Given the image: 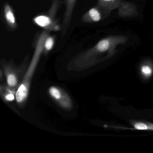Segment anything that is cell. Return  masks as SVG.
Returning a JSON list of instances; mask_svg holds the SVG:
<instances>
[{"label":"cell","instance_id":"obj_1","mask_svg":"<svg viewBox=\"0 0 153 153\" xmlns=\"http://www.w3.org/2000/svg\"><path fill=\"white\" fill-rule=\"evenodd\" d=\"M128 39L126 36H109L101 39L92 48L78 54L72 60V63L76 68H86L101 60L114 55L118 51L117 47L125 44Z\"/></svg>","mask_w":153,"mask_h":153},{"label":"cell","instance_id":"obj_2","mask_svg":"<svg viewBox=\"0 0 153 153\" xmlns=\"http://www.w3.org/2000/svg\"><path fill=\"white\" fill-rule=\"evenodd\" d=\"M50 32L48 30H44L37 39L33 58L16 93V99L19 106H24L28 98L34 73L40 58L43 53L44 42L46 36L50 34Z\"/></svg>","mask_w":153,"mask_h":153},{"label":"cell","instance_id":"obj_3","mask_svg":"<svg viewBox=\"0 0 153 153\" xmlns=\"http://www.w3.org/2000/svg\"><path fill=\"white\" fill-rule=\"evenodd\" d=\"M52 4L47 12L37 15L33 19L36 25L50 31L58 32L61 29V25L56 18V15L63 3L62 0H52Z\"/></svg>","mask_w":153,"mask_h":153},{"label":"cell","instance_id":"obj_4","mask_svg":"<svg viewBox=\"0 0 153 153\" xmlns=\"http://www.w3.org/2000/svg\"><path fill=\"white\" fill-rule=\"evenodd\" d=\"M28 56L25 58L22 65L19 67L16 66L12 61L9 62L3 61L2 63L3 72L6 76L7 85L10 88L17 90L20 85V79L23 74L25 69L26 68Z\"/></svg>","mask_w":153,"mask_h":153},{"label":"cell","instance_id":"obj_5","mask_svg":"<svg viewBox=\"0 0 153 153\" xmlns=\"http://www.w3.org/2000/svg\"><path fill=\"white\" fill-rule=\"evenodd\" d=\"M51 98L58 106L66 111H71L73 103L71 97L64 89L56 86H52L48 89Z\"/></svg>","mask_w":153,"mask_h":153},{"label":"cell","instance_id":"obj_6","mask_svg":"<svg viewBox=\"0 0 153 153\" xmlns=\"http://www.w3.org/2000/svg\"><path fill=\"white\" fill-rule=\"evenodd\" d=\"M111 13L98 5L91 8L82 16L81 20L85 23H97L107 18Z\"/></svg>","mask_w":153,"mask_h":153},{"label":"cell","instance_id":"obj_7","mask_svg":"<svg viewBox=\"0 0 153 153\" xmlns=\"http://www.w3.org/2000/svg\"><path fill=\"white\" fill-rule=\"evenodd\" d=\"M3 22L8 30L14 31L18 27L15 12L9 2L4 3L2 8Z\"/></svg>","mask_w":153,"mask_h":153},{"label":"cell","instance_id":"obj_8","mask_svg":"<svg viewBox=\"0 0 153 153\" xmlns=\"http://www.w3.org/2000/svg\"><path fill=\"white\" fill-rule=\"evenodd\" d=\"M76 1L77 0H65L66 9L63 15L61 29L62 36L66 34L70 24Z\"/></svg>","mask_w":153,"mask_h":153},{"label":"cell","instance_id":"obj_9","mask_svg":"<svg viewBox=\"0 0 153 153\" xmlns=\"http://www.w3.org/2000/svg\"><path fill=\"white\" fill-rule=\"evenodd\" d=\"M117 15L120 17H134L138 15L137 6L132 2L121 0Z\"/></svg>","mask_w":153,"mask_h":153},{"label":"cell","instance_id":"obj_10","mask_svg":"<svg viewBox=\"0 0 153 153\" xmlns=\"http://www.w3.org/2000/svg\"><path fill=\"white\" fill-rule=\"evenodd\" d=\"M97 5L111 13L113 10L118 8L121 0H97Z\"/></svg>","mask_w":153,"mask_h":153},{"label":"cell","instance_id":"obj_11","mask_svg":"<svg viewBox=\"0 0 153 153\" xmlns=\"http://www.w3.org/2000/svg\"><path fill=\"white\" fill-rule=\"evenodd\" d=\"M17 90L12 89L8 86L1 87V94L3 99L8 102H12L16 99Z\"/></svg>","mask_w":153,"mask_h":153},{"label":"cell","instance_id":"obj_12","mask_svg":"<svg viewBox=\"0 0 153 153\" xmlns=\"http://www.w3.org/2000/svg\"><path fill=\"white\" fill-rule=\"evenodd\" d=\"M55 43V38L53 36L48 35L44 42L43 53L47 54L52 50Z\"/></svg>","mask_w":153,"mask_h":153},{"label":"cell","instance_id":"obj_13","mask_svg":"<svg viewBox=\"0 0 153 153\" xmlns=\"http://www.w3.org/2000/svg\"><path fill=\"white\" fill-rule=\"evenodd\" d=\"M140 72L143 77L149 78L153 73V67L149 62H145L140 66Z\"/></svg>","mask_w":153,"mask_h":153},{"label":"cell","instance_id":"obj_14","mask_svg":"<svg viewBox=\"0 0 153 153\" xmlns=\"http://www.w3.org/2000/svg\"><path fill=\"white\" fill-rule=\"evenodd\" d=\"M132 126L135 129L142 131H153V124L151 123L135 122L132 123Z\"/></svg>","mask_w":153,"mask_h":153}]
</instances>
